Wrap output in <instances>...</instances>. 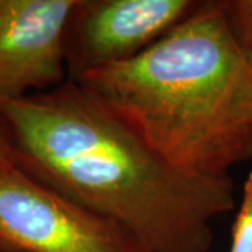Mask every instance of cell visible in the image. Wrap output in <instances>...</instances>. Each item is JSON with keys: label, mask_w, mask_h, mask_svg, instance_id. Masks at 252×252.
I'll return each mask as SVG.
<instances>
[{"label": "cell", "mask_w": 252, "mask_h": 252, "mask_svg": "<svg viewBox=\"0 0 252 252\" xmlns=\"http://www.w3.org/2000/svg\"><path fill=\"white\" fill-rule=\"evenodd\" d=\"M0 132L20 171L119 223L146 252H209L212 220L234 209L230 174L174 167L74 81L0 99Z\"/></svg>", "instance_id": "1"}, {"label": "cell", "mask_w": 252, "mask_h": 252, "mask_svg": "<svg viewBox=\"0 0 252 252\" xmlns=\"http://www.w3.org/2000/svg\"><path fill=\"white\" fill-rule=\"evenodd\" d=\"M74 83L182 171L227 175L252 158V74L220 0L202 1L133 59Z\"/></svg>", "instance_id": "2"}, {"label": "cell", "mask_w": 252, "mask_h": 252, "mask_svg": "<svg viewBox=\"0 0 252 252\" xmlns=\"http://www.w3.org/2000/svg\"><path fill=\"white\" fill-rule=\"evenodd\" d=\"M0 252H146L125 227L30 178L0 170Z\"/></svg>", "instance_id": "3"}, {"label": "cell", "mask_w": 252, "mask_h": 252, "mask_svg": "<svg viewBox=\"0 0 252 252\" xmlns=\"http://www.w3.org/2000/svg\"><path fill=\"white\" fill-rule=\"evenodd\" d=\"M198 0H76L66 28L67 80L142 54L200 6Z\"/></svg>", "instance_id": "4"}, {"label": "cell", "mask_w": 252, "mask_h": 252, "mask_svg": "<svg viewBox=\"0 0 252 252\" xmlns=\"http://www.w3.org/2000/svg\"><path fill=\"white\" fill-rule=\"evenodd\" d=\"M76 0H0V99L67 81L64 39Z\"/></svg>", "instance_id": "5"}, {"label": "cell", "mask_w": 252, "mask_h": 252, "mask_svg": "<svg viewBox=\"0 0 252 252\" xmlns=\"http://www.w3.org/2000/svg\"><path fill=\"white\" fill-rule=\"evenodd\" d=\"M225 27L252 74V0H220Z\"/></svg>", "instance_id": "6"}, {"label": "cell", "mask_w": 252, "mask_h": 252, "mask_svg": "<svg viewBox=\"0 0 252 252\" xmlns=\"http://www.w3.org/2000/svg\"><path fill=\"white\" fill-rule=\"evenodd\" d=\"M230 252H252V171L243 187V196L231 228Z\"/></svg>", "instance_id": "7"}, {"label": "cell", "mask_w": 252, "mask_h": 252, "mask_svg": "<svg viewBox=\"0 0 252 252\" xmlns=\"http://www.w3.org/2000/svg\"><path fill=\"white\" fill-rule=\"evenodd\" d=\"M14 165V158H13V152L10 149L7 140L0 132V170H6L9 167Z\"/></svg>", "instance_id": "8"}]
</instances>
